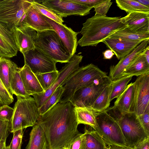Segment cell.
Returning a JSON list of instances; mask_svg holds the SVG:
<instances>
[{
	"mask_svg": "<svg viewBox=\"0 0 149 149\" xmlns=\"http://www.w3.org/2000/svg\"><path fill=\"white\" fill-rule=\"evenodd\" d=\"M74 107L70 101L59 102L40 114L36 123L45 134L46 149L70 148L71 143L79 133Z\"/></svg>",
	"mask_w": 149,
	"mask_h": 149,
	"instance_id": "obj_1",
	"label": "cell"
},
{
	"mask_svg": "<svg viewBox=\"0 0 149 149\" xmlns=\"http://www.w3.org/2000/svg\"><path fill=\"white\" fill-rule=\"evenodd\" d=\"M121 17L94 15L83 24L80 32L82 35L78 41L81 47H96L116 31L126 26L120 21Z\"/></svg>",
	"mask_w": 149,
	"mask_h": 149,
	"instance_id": "obj_2",
	"label": "cell"
},
{
	"mask_svg": "<svg viewBox=\"0 0 149 149\" xmlns=\"http://www.w3.org/2000/svg\"><path fill=\"white\" fill-rule=\"evenodd\" d=\"M17 98L9 124V130L12 133L33 127L36 123L40 114L33 98L30 96L26 97L17 96Z\"/></svg>",
	"mask_w": 149,
	"mask_h": 149,
	"instance_id": "obj_3",
	"label": "cell"
},
{
	"mask_svg": "<svg viewBox=\"0 0 149 149\" xmlns=\"http://www.w3.org/2000/svg\"><path fill=\"white\" fill-rule=\"evenodd\" d=\"M106 75L107 72L92 63L79 67L73 72L63 86L64 90L59 102L63 103L69 101L77 91Z\"/></svg>",
	"mask_w": 149,
	"mask_h": 149,
	"instance_id": "obj_4",
	"label": "cell"
},
{
	"mask_svg": "<svg viewBox=\"0 0 149 149\" xmlns=\"http://www.w3.org/2000/svg\"><path fill=\"white\" fill-rule=\"evenodd\" d=\"M95 115L98 128L97 132L107 144L128 147L112 107L101 112H95Z\"/></svg>",
	"mask_w": 149,
	"mask_h": 149,
	"instance_id": "obj_5",
	"label": "cell"
},
{
	"mask_svg": "<svg viewBox=\"0 0 149 149\" xmlns=\"http://www.w3.org/2000/svg\"><path fill=\"white\" fill-rule=\"evenodd\" d=\"M37 32L34 40L35 47L56 62L68 63L72 57L65 49L56 33L48 30Z\"/></svg>",
	"mask_w": 149,
	"mask_h": 149,
	"instance_id": "obj_6",
	"label": "cell"
},
{
	"mask_svg": "<svg viewBox=\"0 0 149 149\" xmlns=\"http://www.w3.org/2000/svg\"><path fill=\"white\" fill-rule=\"evenodd\" d=\"M31 1L30 0H0V23L12 32L16 27L23 26Z\"/></svg>",
	"mask_w": 149,
	"mask_h": 149,
	"instance_id": "obj_7",
	"label": "cell"
},
{
	"mask_svg": "<svg viewBox=\"0 0 149 149\" xmlns=\"http://www.w3.org/2000/svg\"><path fill=\"white\" fill-rule=\"evenodd\" d=\"M112 81L108 76L95 80L91 84L77 91L70 99L74 107H89L94 102L105 87Z\"/></svg>",
	"mask_w": 149,
	"mask_h": 149,
	"instance_id": "obj_8",
	"label": "cell"
},
{
	"mask_svg": "<svg viewBox=\"0 0 149 149\" xmlns=\"http://www.w3.org/2000/svg\"><path fill=\"white\" fill-rule=\"evenodd\" d=\"M118 122L128 147L133 148L139 143L149 137L134 113L122 115Z\"/></svg>",
	"mask_w": 149,
	"mask_h": 149,
	"instance_id": "obj_9",
	"label": "cell"
},
{
	"mask_svg": "<svg viewBox=\"0 0 149 149\" xmlns=\"http://www.w3.org/2000/svg\"><path fill=\"white\" fill-rule=\"evenodd\" d=\"M83 56L74 54L65 66L58 71V77L51 86L44 92L33 95L37 107L40 108L50 97L54 91L60 86L64 85L71 75L79 67Z\"/></svg>",
	"mask_w": 149,
	"mask_h": 149,
	"instance_id": "obj_10",
	"label": "cell"
},
{
	"mask_svg": "<svg viewBox=\"0 0 149 149\" xmlns=\"http://www.w3.org/2000/svg\"><path fill=\"white\" fill-rule=\"evenodd\" d=\"M133 83L134 94L131 113L138 117L149 113V74L138 76Z\"/></svg>",
	"mask_w": 149,
	"mask_h": 149,
	"instance_id": "obj_11",
	"label": "cell"
},
{
	"mask_svg": "<svg viewBox=\"0 0 149 149\" xmlns=\"http://www.w3.org/2000/svg\"><path fill=\"white\" fill-rule=\"evenodd\" d=\"M37 1L63 17L72 15H86L90 13L92 9L72 0Z\"/></svg>",
	"mask_w": 149,
	"mask_h": 149,
	"instance_id": "obj_12",
	"label": "cell"
},
{
	"mask_svg": "<svg viewBox=\"0 0 149 149\" xmlns=\"http://www.w3.org/2000/svg\"><path fill=\"white\" fill-rule=\"evenodd\" d=\"M24 64L35 74L57 70L56 62L35 48L23 54Z\"/></svg>",
	"mask_w": 149,
	"mask_h": 149,
	"instance_id": "obj_13",
	"label": "cell"
},
{
	"mask_svg": "<svg viewBox=\"0 0 149 149\" xmlns=\"http://www.w3.org/2000/svg\"><path fill=\"white\" fill-rule=\"evenodd\" d=\"M40 14L51 25L59 37L67 51L72 56L76 52L78 45L77 36L79 32L74 31L65 24H60Z\"/></svg>",
	"mask_w": 149,
	"mask_h": 149,
	"instance_id": "obj_14",
	"label": "cell"
},
{
	"mask_svg": "<svg viewBox=\"0 0 149 149\" xmlns=\"http://www.w3.org/2000/svg\"><path fill=\"white\" fill-rule=\"evenodd\" d=\"M13 32L18 50L22 54L35 48L34 40L37 35L35 30L22 26L16 27Z\"/></svg>",
	"mask_w": 149,
	"mask_h": 149,
	"instance_id": "obj_15",
	"label": "cell"
},
{
	"mask_svg": "<svg viewBox=\"0 0 149 149\" xmlns=\"http://www.w3.org/2000/svg\"><path fill=\"white\" fill-rule=\"evenodd\" d=\"M149 40L142 41L129 54L123 58L116 65H111L108 77L112 81H115L122 77V73L134 58L147 46Z\"/></svg>",
	"mask_w": 149,
	"mask_h": 149,
	"instance_id": "obj_16",
	"label": "cell"
},
{
	"mask_svg": "<svg viewBox=\"0 0 149 149\" xmlns=\"http://www.w3.org/2000/svg\"><path fill=\"white\" fill-rule=\"evenodd\" d=\"M142 42L109 37L102 42L113 52L118 60H120L131 53Z\"/></svg>",
	"mask_w": 149,
	"mask_h": 149,
	"instance_id": "obj_17",
	"label": "cell"
},
{
	"mask_svg": "<svg viewBox=\"0 0 149 149\" xmlns=\"http://www.w3.org/2000/svg\"><path fill=\"white\" fill-rule=\"evenodd\" d=\"M120 22L135 32L149 33V14L133 12L121 17Z\"/></svg>",
	"mask_w": 149,
	"mask_h": 149,
	"instance_id": "obj_18",
	"label": "cell"
},
{
	"mask_svg": "<svg viewBox=\"0 0 149 149\" xmlns=\"http://www.w3.org/2000/svg\"><path fill=\"white\" fill-rule=\"evenodd\" d=\"M18 51L13 32L0 23V57L9 58L17 56Z\"/></svg>",
	"mask_w": 149,
	"mask_h": 149,
	"instance_id": "obj_19",
	"label": "cell"
},
{
	"mask_svg": "<svg viewBox=\"0 0 149 149\" xmlns=\"http://www.w3.org/2000/svg\"><path fill=\"white\" fill-rule=\"evenodd\" d=\"M19 72L25 91L29 95L45 92L35 74L26 65L19 68Z\"/></svg>",
	"mask_w": 149,
	"mask_h": 149,
	"instance_id": "obj_20",
	"label": "cell"
},
{
	"mask_svg": "<svg viewBox=\"0 0 149 149\" xmlns=\"http://www.w3.org/2000/svg\"><path fill=\"white\" fill-rule=\"evenodd\" d=\"M23 26L30 27L37 32L48 30L54 31L51 25L34 8L32 4L26 12Z\"/></svg>",
	"mask_w": 149,
	"mask_h": 149,
	"instance_id": "obj_21",
	"label": "cell"
},
{
	"mask_svg": "<svg viewBox=\"0 0 149 149\" xmlns=\"http://www.w3.org/2000/svg\"><path fill=\"white\" fill-rule=\"evenodd\" d=\"M9 82L12 94L16 96L26 97L29 96L26 93L19 72V67L10 58Z\"/></svg>",
	"mask_w": 149,
	"mask_h": 149,
	"instance_id": "obj_22",
	"label": "cell"
},
{
	"mask_svg": "<svg viewBox=\"0 0 149 149\" xmlns=\"http://www.w3.org/2000/svg\"><path fill=\"white\" fill-rule=\"evenodd\" d=\"M147 74H149V63L147 61L142 51L126 68L122 75V77H138Z\"/></svg>",
	"mask_w": 149,
	"mask_h": 149,
	"instance_id": "obj_23",
	"label": "cell"
},
{
	"mask_svg": "<svg viewBox=\"0 0 149 149\" xmlns=\"http://www.w3.org/2000/svg\"><path fill=\"white\" fill-rule=\"evenodd\" d=\"M134 87L133 83L127 85L123 92L115 100L114 106L122 115L131 113V109L133 100Z\"/></svg>",
	"mask_w": 149,
	"mask_h": 149,
	"instance_id": "obj_24",
	"label": "cell"
},
{
	"mask_svg": "<svg viewBox=\"0 0 149 149\" xmlns=\"http://www.w3.org/2000/svg\"><path fill=\"white\" fill-rule=\"evenodd\" d=\"M47 145L45 133L36 123L33 126L30 132L29 140L25 149H46Z\"/></svg>",
	"mask_w": 149,
	"mask_h": 149,
	"instance_id": "obj_25",
	"label": "cell"
},
{
	"mask_svg": "<svg viewBox=\"0 0 149 149\" xmlns=\"http://www.w3.org/2000/svg\"><path fill=\"white\" fill-rule=\"evenodd\" d=\"M74 109L78 125L83 124L88 125L97 131L95 112L87 107H74Z\"/></svg>",
	"mask_w": 149,
	"mask_h": 149,
	"instance_id": "obj_26",
	"label": "cell"
},
{
	"mask_svg": "<svg viewBox=\"0 0 149 149\" xmlns=\"http://www.w3.org/2000/svg\"><path fill=\"white\" fill-rule=\"evenodd\" d=\"M112 82L105 87L93 104L87 108L95 112L98 113L104 111L109 107Z\"/></svg>",
	"mask_w": 149,
	"mask_h": 149,
	"instance_id": "obj_27",
	"label": "cell"
},
{
	"mask_svg": "<svg viewBox=\"0 0 149 149\" xmlns=\"http://www.w3.org/2000/svg\"><path fill=\"white\" fill-rule=\"evenodd\" d=\"M86 137V149H105L107 144L99 134L94 129L84 128V133Z\"/></svg>",
	"mask_w": 149,
	"mask_h": 149,
	"instance_id": "obj_28",
	"label": "cell"
},
{
	"mask_svg": "<svg viewBox=\"0 0 149 149\" xmlns=\"http://www.w3.org/2000/svg\"><path fill=\"white\" fill-rule=\"evenodd\" d=\"M117 6L127 13L140 12L149 14V8L141 4L136 0H116Z\"/></svg>",
	"mask_w": 149,
	"mask_h": 149,
	"instance_id": "obj_29",
	"label": "cell"
},
{
	"mask_svg": "<svg viewBox=\"0 0 149 149\" xmlns=\"http://www.w3.org/2000/svg\"><path fill=\"white\" fill-rule=\"evenodd\" d=\"M109 37H115L129 40L142 41L149 40V33L135 32L126 27L116 31Z\"/></svg>",
	"mask_w": 149,
	"mask_h": 149,
	"instance_id": "obj_30",
	"label": "cell"
},
{
	"mask_svg": "<svg viewBox=\"0 0 149 149\" xmlns=\"http://www.w3.org/2000/svg\"><path fill=\"white\" fill-rule=\"evenodd\" d=\"M132 77L130 76H123L115 81H112V88L110 95V102L113 99L117 98L123 92Z\"/></svg>",
	"mask_w": 149,
	"mask_h": 149,
	"instance_id": "obj_31",
	"label": "cell"
},
{
	"mask_svg": "<svg viewBox=\"0 0 149 149\" xmlns=\"http://www.w3.org/2000/svg\"><path fill=\"white\" fill-rule=\"evenodd\" d=\"M39 83L45 91L49 88L58 78V70L48 72L35 74Z\"/></svg>",
	"mask_w": 149,
	"mask_h": 149,
	"instance_id": "obj_32",
	"label": "cell"
},
{
	"mask_svg": "<svg viewBox=\"0 0 149 149\" xmlns=\"http://www.w3.org/2000/svg\"><path fill=\"white\" fill-rule=\"evenodd\" d=\"M31 4L34 8L40 14L58 23L63 24L64 21L63 17L57 15L50 9L42 5L36 0H32Z\"/></svg>",
	"mask_w": 149,
	"mask_h": 149,
	"instance_id": "obj_33",
	"label": "cell"
},
{
	"mask_svg": "<svg viewBox=\"0 0 149 149\" xmlns=\"http://www.w3.org/2000/svg\"><path fill=\"white\" fill-rule=\"evenodd\" d=\"M64 90L63 86H60L54 91L48 100L39 109L40 114H42L54 105L59 102Z\"/></svg>",
	"mask_w": 149,
	"mask_h": 149,
	"instance_id": "obj_34",
	"label": "cell"
},
{
	"mask_svg": "<svg viewBox=\"0 0 149 149\" xmlns=\"http://www.w3.org/2000/svg\"><path fill=\"white\" fill-rule=\"evenodd\" d=\"M9 59L0 57V78L11 95L13 96L9 82Z\"/></svg>",
	"mask_w": 149,
	"mask_h": 149,
	"instance_id": "obj_35",
	"label": "cell"
},
{
	"mask_svg": "<svg viewBox=\"0 0 149 149\" xmlns=\"http://www.w3.org/2000/svg\"><path fill=\"white\" fill-rule=\"evenodd\" d=\"M14 101L12 96L0 78V105H9Z\"/></svg>",
	"mask_w": 149,
	"mask_h": 149,
	"instance_id": "obj_36",
	"label": "cell"
},
{
	"mask_svg": "<svg viewBox=\"0 0 149 149\" xmlns=\"http://www.w3.org/2000/svg\"><path fill=\"white\" fill-rule=\"evenodd\" d=\"M112 3L111 0H103L94 7L95 15L106 16Z\"/></svg>",
	"mask_w": 149,
	"mask_h": 149,
	"instance_id": "obj_37",
	"label": "cell"
},
{
	"mask_svg": "<svg viewBox=\"0 0 149 149\" xmlns=\"http://www.w3.org/2000/svg\"><path fill=\"white\" fill-rule=\"evenodd\" d=\"M24 129L16 131L13 133V136L9 146V149H21L24 134Z\"/></svg>",
	"mask_w": 149,
	"mask_h": 149,
	"instance_id": "obj_38",
	"label": "cell"
},
{
	"mask_svg": "<svg viewBox=\"0 0 149 149\" xmlns=\"http://www.w3.org/2000/svg\"><path fill=\"white\" fill-rule=\"evenodd\" d=\"M86 139L84 134L79 133L71 143L70 149H86Z\"/></svg>",
	"mask_w": 149,
	"mask_h": 149,
	"instance_id": "obj_39",
	"label": "cell"
},
{
	"mask_svg": "<svg viewBox=\"0 0 149 149\" xmlns=\"http://www.w3.org/2000/svg\"><path fill=\"white\" fill-rule=\"evenodd\" d=\"M14 111L13 108L7 104H4L0 107V120L10 121Z\"/></svg>",
	"mask_w": 149,
	"mask_h": 149,
	"instance_id": "obj_40",
	"label": "cell"
},
{
	"mask_svg": "<svg viewBox=\"0 0 149 149\" xmlns=\"http://www.w3.org/2000/svg\"><path fill=\"white\" fill-rule=\"evenodd\" d=\"M9 122L0 120V140H6L8 136Z\"/></svg>",
	"mask_w": 149,
	"mask_h": 149,
	"instance_id": "obj_41",
	"label": "cell"
},
{
	"mask_svg": "<svg viewBox=\"0 0 149 149\" xmlns=\"http://www.w3.org/2000/svg\"><path fill=\"white\" fill-rule=\"evenodd\" d=\"M137 117L147 134L149 136V113L140 115Z\"/></svg>",
	"mask_w": 149,
	"mask_h": 149,
	"instance_id": "obj_42",
	"label": "cell"
},
{
	"mask_svg": "<svg viewBox=\"0 0 149 149\" xmlns=\"http://www.w3.org/2000/svg\"><path fill=\"white\" fill-rule=\"evenodd\" d=\"M73 1L92 8L96 4L103 0H72Z\"/></svg>",
	"mask_w": 149,
	"mask_h": 149,
	"instance_id": "obj_43",
	"label": "cell"
},
{
	"mask_svg": "<svg viewBox=\"0 0 149 149\" xmlns=\"http://www.w3.org/2000/svg\"><path fill=\"white\" fill-rule=\"evenodd\" d=\"M149 137L137 144L134 148L136 149H149Z\"/></svg>",
	"mask_w": 149,
	"mask_h": 149,
	"instance_id": "obj_44",
	"label": "cell"
},
{
	"mask_svg": "<svg viewBox=\"0 0 149 149\" xmlns=\"http://www.w3.org/2000/svg\"><path fill=\"white\" fill-rule=\"evenodd\" d=\"M102 54L103 55V58L105 59H110L115 55L113 52L110 49L106 50L103 52Z\"/></svg>",
	"mask_w": 149,
	"mask_h": 149,
	"instance_id": "obj_45",
	"label": "cell"
},
{
	"mask_svg": "<svg viewBox=\"0 0 149 149\" xmlns=\"http://www.w3.org/2000/svg\"><path fill=\"white\" fill-rule=\"evenodd\" d=\"M143 54L148 63H149V46H148L143 51Z\"/></svg>",
	"mask_w": 149,
	"mask_h": 149,
	"instance_id": "obj_46",
	"label": "cell"
},
{
	"mask_svg": "<svg viewBox=\"0 0 149 149\" xmlns=\"http://www.w3.org/2000/svg\"><path fill=\"white\" fill-rule=\"evenodd\" d=\"M128 147H124L117 146L109 145L108 146H107L105 149H126Z\"/></svg>",
	"mask_w": 149,
	"mask_h": 149,
	"instance_id": "obj_47",
	"label": "cell"
},
{
	"mask_svg": "<svg viewBox=\"0 0 149 149\" xmlns=\"http://www.w3.org/2000/svg\"><path fill=\"white\" fill-rule=\"evenodd\" d=\"M137 2L149 8V0H136Z\"/></svg>",
	"mask_w": 149,
	"mask_h": 149,
	"instance_id": "obj_48",
	"label": "cell"
},
{
	"mask_svg": "<svg viewBox=\"0 0 149 149\" xmlns=\"http://www.w3.org/2000/svg\"><path fill=\"white\" fill-rule=\"evenodd\" d=\"M6 140L2 139L0 140V148L5 145H6Z\"/></svg>",
	"mask_w": 149,
	"mask_h": 149,
	"instance_id": "obj_49",
	"label": "cell"
},
{
	"mask_svg": "<svg viewBox=\"0 0 149 149\" xmlns=\"http://www.w3.org/2000/svg\"><path fill=\"white\" fill-rule=\"evenodd\" d=\"M61 149H70L69 147H64Z\"/></svg>",
	"mask_w": 149,
	"mask_h": 149,
	"instance_id": "obj_50",
	"label": "cell"
},
{
	"mask_svg": "<svg viewBox=\"0 0 149 149\" xmlns=\"http://www.w3.org/2000/svg\"><path fill=\"white\" fill-rule=\"evenodd\" d=\"M4 149H9V146H6V148Z\"/></svg>",
	"mask_w": 149,
	"mask_h": 149,
	"instance_id": "obj_51",
	"label": "cell"
},
{
	"mask_svg": "<svg viewBox=\"0 0 149 149\" xmlns=\"http://www.w3.org/2000/svg\"><path fill=\"white\" fill-rule=\"evenodd\" d=\"M126 149H133V148H130L128 147Z\"/></svg>",
	"mask_w": 149,
	"mask_h": 149,
	"instance_id": "obj_52",
	"label": "cell"
},
{
	"mask_svg": "<svg viewBox=\"0 0 149 149\" xmlns=\"http://www.w3.org/2000/svg\"><path fill=\"white\" fill-rule=\"evenodd\" d=\"M133 149H136V148H133Z\"/></svg>",
	"mask_w": 149,
	"mask_h": 149,
	"instance_id": "obj_53",
	"label": "cell"
},
{
	"mask_svg": "<svg viewBox=\"0 0 149 149\" xmlns=\"http://www.w3.org/2000/svg\"><path fill=\"white\" fill-rule=\"evenodd\" d=\"M0 149H2L0 148Z\"/></svg>",
	"mask_w": 149,
	"mask_h": 149,
	"instance_id": "obj_54",
	"label": "cell"
}]
</instances>
